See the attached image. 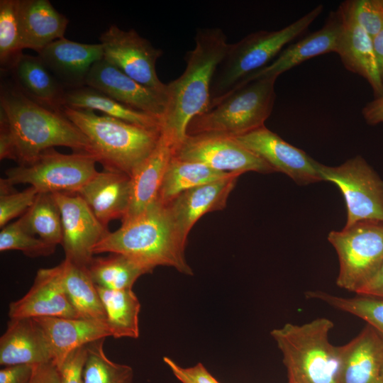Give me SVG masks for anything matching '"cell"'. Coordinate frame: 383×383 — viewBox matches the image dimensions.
<instances>
[{
  "instance_id": "6da1fadb",
  "label": "cell",
  "mask_w": 383,
  "mask_h": 383,
  "mask_svg": "<svg viewBox=\"0 0 383 383\" xmlns=\"http://www.w3.org/2000/svg\"><path fill=\"white\" fill-rule=\"evenodd\" d=\"M194 43V48L185 55L184 72L167 84L166 110L160 131L175 148L186 138L190 121L209 109L213 77L229 44L219 28L198 29Z\"/></svg>"
},
{
  "instance_id": "7a4b0ae2",
  "label": "cell",
  "mask_w": 383,
  "mask_h": 383,
  "mask_svg": "<svg viewBox=\"0 0 383 383\" xmlns=\"http://www.w3.org/2000/svg\"><path fill=\"white\" fill-rule=\"evenodd\" d=\"M0 119L5 121L23 165L55 146L94 156L86 135L64 113L49 110L23 95L13 84L1 85ZM96 159V158H95Z\"/></svg>"
},
{
  "instance_id": "3957f363",
  "label": "cell",
  "mask_w": 383,
  "mask_h": 383,
  "mask_svg": "<svg viewBox=\"0 0 383 383\" xmlns=\"http://www.w3.org/2000/svg\"><path fill=\"white\" fill-rule=\"evenodd\" d=\"M186 243L174 226L167 207L159 201L135 218L122 223L94 248L93 253L126 255L151 271L168 266L187 275L193 274L185 258Z\"/></svg>"
},
{
  "instance_id": "277c9868",
  "label": "cell",
  "mask_w": 383,
  "mask_h": 383,
  "mask_svg": "<svg viewBox=\"0 0 383 383\" xmlns=\"http://www.w3.org/2000/svg\"><path fill=\"white\" fill-rule=\"evenodd\" d=\"M63 113L88 138L97 162L130 177L155 148L161 135L160 128L98 115L91 110L65 106Z\"/></svg>"
},
{
  "instance_id": "5b68a950",
  "label": "cell",
  "mask_w": 383,
  "mask_h": 383,
  "mask_svg": "<svg viewBox=\"0 0 383 383\" xmlns=\"http://www.w3.org/2000/svg\"><path fill=\"white\" fill-rule=\"evenodd\" d=\"M334 327L327 318L297 325L291 323L271 331L283 356L289 383H338V346L329 341Z\"/></svg>"
},
{
  "instance_id": "8992f818",
  "label": "cell",
  "mask_w": 383,
  "mask_h": 383,
  "mask_svg": "<svg viewBox=\"0 0 383 383\" xmlns=\"http://www.w3.org/2000/svg\"><path fill=\"white\" fill-rule=\"evenodd\" d=\"M319 4L291 24L277 30H257L228 44L214 72L210 106L232 91L242 80L270 63L320 16Z\"/></svg>"
},
{
  "instance_id": "52a82bcc",
  "label": "cell",
  "mask_w": 383,
  "mask_h": 383,
  "mask_svg": "<svg viewBox=\"0 0 383 383\" xmlns=\"http://www.w3.org/2000/svg\"><path fill=\"white\" fill-rule=\"evenodd\" d=\"M277 78L253 79L235 87L189 123L187 135L238 137L265 126L275 98Z\"/></svg>"
},
{
  "instance_id": "ba28073f",
  "label": "cell",
  "mask_w": 383,
  "mask_h": 383,
  "mask_svg": "<svg viewBox=\"0 0 383 383\" xmlns=\"http://www.w3.org/2000/svg\"><path fill=\"white\" fill-rule=\"evenodd\" d=\"M328 240L339 261L337 285L357 293L383 265V221L363 220L340 231H331Z\"/></svg>"
},
{
  "instance_id": "9c48e42d",
  "label": "cell",
  "mask_w": 383,
  "mask_h": 383,
  "mask_svg": "<svg viewBox=\"0 0 383 383\" xmlns=\"http://www.w3.org/2000/svg\"><path fill=\"white\" fill-rule=\"evenodd\" d=\"M96 160L86 153L62 154L51 148L32 161L6 171L4 183L28 184L39 193H77L98 172Z\"/></svg>"
},
{
  "instance_id": "30bf717a",
  "label": "cell",
  "mask_w": 383,
  "mask_h": 383,
  "mask_svg": "<svg viewBox=\"0 0 383 383\" xmlns=\"http://www.w3.org/2000/svg\"><path fill=\"white\" fill-rule=\"evenodd\" d=\"M321 180L334 183L347 208L345 226L363 220L383 221V180L361 156L330 167L317 163Z\"/></svg>"
},
{
  "instance_id": "8fae6325",
  "label": "cell",
  "mask_w": 383,
  "mask_h": 383,
  "mask_svg": "<svg viewBox=\"0 0 383 383\" xmlns=\"http://www.w3.org/2000/svg\"><path fill=\"white\" fill-rule=\"evenodd\" d=\"M104 58L140 84L166 95L167 84L156 72L160 49L140 36L134 29L124 30L110 26L99 37Z\"/></svg>"
},
{
  "instance_id": "7c38bea8",
  "label": "cell",
  "mask_w": 383,
  "mask_h": 383,
  "mask_svg": "<svg viewBox=\"0 0 383 383\" xmlns=\"http://www.w3.org/2000/svg\"><path fill=\"white\" fill-rule=\"evenodd\" d=\"M174 157L203 163L224 172L241 174L247 172H274L267 163L234 138L224 135H187L175 148Z\"/></svg>"
},
{
  "instance_id": "4fadbf2b",
  "label": "cell",
  "mask_w": 383,
  "mask_h": 383,
  "mask_svg": "<svg viewBox=\"0 0 383 383\" xmlns=\"http://www.w3.org/2000/svg\"><path fill=\"white\" fill-rule=\"evenodd\" d=\"M61 213L65 259L87 267L93 250L109 232L77 193H53Z\"/></svg>"
},
{
  "instance_id": "5bb4252c",
  "label": "cell",
  "mask_w": 383,
  "mask_h": 383,
  "mask_svg": "<svg viewBox=\"0 0 383 383\" xmlns=\"http://www.w3.org/2000/svg\"><path fill=\"white\" fill-rule=\"evenodd\" d=\"M267 163L300 185L322 181L317 163L304 150L288 143L265 126L234 138Z\"/></svg>"
},
{
  "instance_id": "9a60e30c",
  "label": "cell",
  "mask_w": 383,
  "mask_h": 383,
  "mask_svg": "<svg viewBox=\"0 0 383 383\" xmlns=\"http://www.w3.org/2000/svg\"><path fill=\"white\" fill-rule=\"evenodd\" d=\"M9 319L39 317L79 318L65 292L62 266L40 269L33 285L21 299L9 306Z\"/></svg>"
},
{
  "instance_id": "2e32d148",
  "label": "cell",
  "mask_w": 383,
  "mask_h": 383,
  "mask_svg": "<svg viewBox=\"0 0 383 383\" xmlns=\"http://www.w3.org/2000/svg\"><path fill=\"white\" fill-rule=\"evenodd\" d=\"M86 86L160 121L166 110V95L140 84L104 58L93 65Z\"/></svg>"
},
{
  "instance_id": "e0dca14e",
  "label": "cell",
  "mask_w": 383,
  "mask_h": 383,
  "mask_svg": "<svg viewBox=\"0 0 383 383\" xmlns=\"http://www.w3.org/2000/svg\"><path fill=\"white\" fill-rule=\"evenodd\" d=\"M338 10L342 28L335 53L348 70L367 81L374 97L379 96L383 94V81L372 38L355 20L346 1Z\"/></svg>"
},
{
  "instance_id": "ac0fdd59",
  "label": "cell",
  "mask_w": 383,
  "mask_h": 383,
  "mask_svg": "<svg viewBox=\"0 0 383 383\" xmlns=\"http://www.w3.org/2000/svg\"><path fill=\"white\" fill-rule=\"evenodd\" d=\"M38 54L66 91L86 86L91 67L104 58L100 43H81L65 38L53 41Z\"/></svg>"
},
{
  "instance_id": "d6986e66",
  "label": "cell",
  "mask_w": 383,
  "mask_h": 383,
  "mask_svg": "<svg viewBox=\"0 0 383 383\" xmlns=\"http://www.w3.org/2000/svg\"><path fill=\"white\" fill-rule=\"evenodd\" d=\"M240 174L232 173L221 179L188 189L165 205L181 239L187 243L194 223L205 213L225 208Z\"/></svg>"
},
{
  "instance_id": "ffe728a7",
  "label": "cell",
  "mask_w": 383,
  "mask_h": 383,
  "mask_svg": "<svg viewBox=\"0 0 383 383\" xmlns=\"http://www.w3.org/2000/svg\"><path fill=\"white\" fill-rule=\"evenodd\" d=\"M341 28V17L337 9L330 13L323 27L286 46L270 63L246 77L237 86L259 78H277L309 59L335 52Z\"/></svg>"
},
{
  "instance_id": "44dd1931",
  "label": "cell",
  "mask_w": 383,
  "mask_h": 383,
  "mask_svg": "<svg viewBox=\"0 0 383 383\" xmlns=\"http://www.w3.org/2000/svg\"><path fill=\"white\" fill-rule=\"evenodd\" d=\"M104 226L123 219L130 205L131 179L116 170L97 172L77 192Z\"/></svg>"
},
{
  "instance_id": "7402d4cb",
  "label": "cell",
  "mask_w": 383,
  "mask_h": 383,
  "mask_svg": "<svg viewBox=\"0 0 383 383\" xmlns=\"http://www.w3.org/2000/svg\"><path fill=\"white\" fill-rule=\"evenodd\" d=\"M338 350V383H383V338L372 327L367 325Z\"/></svg>"
},
{
  "instance_id": "603a6c76",
  "label": "cell",
  "mask_w": 383,
  "mask_h": 383,
  "mask_svg": "<svg viewBox=\"0 0 383 383\" xmlns=\"http://www.w3.org/2000/svg\"><path fill=\"white\" fill-rule=\"evenodd\" d=\"M41 328L50 346L52 362L60 368L67 356L77 348L111 336L106 323L63 317L33 318Z\"/></svg>"
},
{
  "instance_id": "cb8c5ba5",
  "label": "cell",
  "mask_w": 383,
  "mask_h": 383,
  "mask_svg": "<svg viewBox=\"0 0 383 383\" xmlns=\"http://www.w3.org/2000/svg\"><path fill=\"white\" fill-rule=\"evenodd\" d=\"M174 150L175 146L161 133L155 148L131 177V201L122 223L139 216L158 201L162 180Z\"/></svg>"
},
{
  "instance_id": "d4e9b609",
  "label": "cell",
  "mask_w": 383,
  "mask_h": 383,
  "mask_svg": "<svg viewBox=\"0 0 383 383\" xmlns=\"http://www.w3.org/2000/svg\"><path fill=\"white\" fill-rule=\"evenodd\" d=\"M18 22L22 48L40 52L65 38L69 19L49 0H18Z\"/></svg>"
},
{
  "instance_id": "484cf974",
  "label": "cell",
  "mask_w": 383,
  "mask_h": 383,
  "mask_svg": "<svg viewBox=\"0 0 383 383\" xmlns=\"http://www.w3.org/2000/svg\"><path fill=\"white\" fill-rule=\"evenodd\" d=\"M51 350L33 318L9 319L0 338V365H36L50 362Z\"/></svg>"
},
{
  "instance_id": "4316f807",
  "label": "cell",
  "mask_w": 383,
  "mask_h": 383,
  "mask_svg": "<svg viewBox=\"0 0 383 383\" xmlns=\"http://www.w3.org/2000/svg\"><path fill=\"white\" fill-rule=\"evenodd\" d=\"M13 85L35 103L63 113L66 90L38 56L24 55L10 71Z\"/></svg>"
},
{
  "instance_id": "83f0119b",
  "label": "cell",
  "mask_w": 383,
  "mask_h": 383,
  "mask_svg": "<svg viewBox=\"0 0 383 383\" xmlns=\"http://www.w3.org/2000/svg\"><path fill=\"white\" fill-rule=\"evenodd\" d=\"M60 264L65 292L79 318L106 323L102 301L87 267L66 259Z\"/></svg>"
},
{
  "instance_id": "f1b7e54d",
  "label": "cell",
  "mask_w": 383,
  "mask_h": 383,
  "mask_svg": "<svg viewBox=\"0 0 383 383\" xmlns=\"http://www.w3.org/2000/svg\"><path fill=\"white\" fill-rule=\"evenodd\" d=\"M65 106L77 109L103 112L104 115L138 126L160 128V120L150 114L133 109L88 86L67 90Z\"/></svg>"
},
{
  "instance_id": "f546056e",
  "label": "cell",
  "mask_w": 383,
  "mask_h": 383,
  "mask_svg": "<svg viewBox=\"0 0 383 383\" xmlns=\"http://www.w3.org/2000/svg\"><path fill=\"white\" fill-rule=\"evenodd\" d=\"M106 324L115 338H138L140 303L132 289L112 290L96 285Z\"/></svg>"
},
{
  "instance_id": "4dcf8cb0",
  "label": "cell",
  "mask_w": 383,
  "mask_h": 383,
  "mask_svg": "<svg viewBox=\"0 0 383 383\" xmlns=\"http://www.w3.org/2000/svg\"><path fill=\"white\" fill-rule=\"evenodd\" d=\"M231 174L198 162L179 160L173 155L162 180L158 201L166 204L188 189L221 179Z\"/></svg>"
},
{
  "instance_id": "1f68e13d",
  "label": "cell",
  "mask_w": 383,
  "mask_h": 383,
  "mask_svg": "<svg viewBox=\"0 0 383 383\" xmlns=\"http://www.w3.org/2000/svg\"><path fill=\"white\" fill-rule=\"evenodd\" d=\"M87 269L96 285L112 290L132 289L140 276L152 272L131 257L119 253L93 257Z\"/></svg>"
},
{
  "instance_id": "d6a6232c",
  "label": "cell",
  "mask_w": 383,
  "mask_h": 383,
  "mask_svg": "<svg viewBox=\"0 0 383 383\" xmlns=\"http://www.w3.org/2000/svg\"><path fill=\"white\" fill-rule=\"evenodd\" d=\"M30 233L57 246L62 243L61 213L52 193H39L35 201L18 219Z\"/></svg>"
},
{
  "instance_id": "836d02e7",
  "label": "cell",
  "mask_w": 383,
  "mask_h": 383,
  "mask_svg": "<svg viewBox=\"0 0 383 383\" xmlns=\"http://www.w3.org/2000/svg\"><path fill=\"white\" fill-rule=\"evenodd\" d=\"M104 341L102 338L87 345L84 383H133V368L111 360L104 352Z\"/></svg>"
},
{
  "instance_id": "e575fe53",
  "label": "cell",
  "mask_w": 383,
  "mask_h": 383,
  "mask_svg": "<svg viewBox=\"0 0 383 383\" xmlns=\"http://www.w3.org/2000/svg\"><path fill=\"white\" fill-rule=\"evenodd\" d=\"M309 299H318L338 310L354 315L372 327L383 338V299L358 295L345 298L322 291L306 293Z\"/></svg>"
},
{
  "instance_id": "d590c367",
  "label": "cell",
  "mask_w": 383,
  "mask_h": 383,
  "mask_svg": "<svg viewBox=\"0 0 383 383\" xmlns=\"http://www.w3.org/2000/svg\"><path fill=\"white\" fill-rule=\"evenodd\" d=\"M18 22V0L0 1V65L11 71L23 55Z\"/></svg>"
},
{
  "instance_id": "8d00e7d4",
  "label": "cell",
  "mask_w": 383,
  "mask_h": 383,
  "mask_svg": "<svg viewBox=\"0 0 383 383\" xmlns=\"http://www.w3.org/2000/svg\"><path fill=\"white\" fill-rule=\"evenodd\" d=\"M55 248V245L28 232L18 220L7 224L0 232L1 252L19 250L28 257H36L50 255Z\"/></svg>"
},
{
  "instance_id": "74e56055",
  "label": "cell",
  "mask_w": 383,
  "mask_h": 383,
  "mask_svg": "<svg viewBox=\"0 0 383 383\" xmlns=\"http://www.w3.org/2000/svg\"><path fill=\"white\" fill-rule=\"evenodd\" d=\"M38 194L39 192L32 186L17 192L13 187L0 180V227L3 228L11 219L23 216Z\"/></svg>"
},
{
  "instance_id": "f35d334b",
  "label": "cell",
  "mask_w": 383,
  "mask_h": 383,
  "mask_svg": "<svg viewBox=\"0 0 383 383\" xmlns=\"http://www.w3.org/2000/svg\"><path fill=\"white\" fill-rule=\"evenodd\" d=\"M346 2L355 20L372 38L383 29V0Z\"/></svg>"
},
{
  "instance_id": "ab89813d",
  "label": "cell",
  "mask_w": 383,
  "mask_h": 383,
  "mask_svg": "<svg viewBox=\"0 0 383 383\" xmlns=\"http://www.w3.org/2000/svg\"><path fill=\"white\" fill-rule=\"evenodd\" d=\"M87 345L77 348L67 356L59 369L60 383H84L83 373L87 358Z\"/></svg>"
},
{
  "instance_id": "60d3db41",
  "label": "cell",
  "mask_w": 383,
  "mask_h": 383,
  "mask_svg": "<svg viewBox=\"0 0 383 383\" xmlns=\"http://www.w3.org/2000/svg\"><path fill=\"white\" fill-rule=\"evenodd\" d=\"M163 360L173 374L182 383H220L201 363L184 368L177 365L168 357H165Z\"/></svg>"
},
{
  "instance_id": "b9f144b4",
  "label": "cell",
  "mask_w": 383,
  "mask_h": 383,
  "mask_svg": "<svg viewBox=\"0 0 383 383\" xmlns=\"http://www.w3.org/2000/svg\"><path fill=\"white\" fill-rule=\"evenodd\" d=\"M33 365L5 366L0 370V383H28Z\"/></svg>"
},
{
  "instance_id": "7bdbcfd3",
  "label": "cell",
  "mask_w": 383,
  "mask_h": 383,
  "mask_svg": "<svg viewBox=\"0 0 383 383\" xmlns=\"http://www.w3.org/2000/svg\"><path fill=\"white\" fill-rule=\"evenodd\" d=\"M28 383H60L59 370L52 361L33 365Z\"/></svg>"
},
{
  "instance_id": "ee69618b",
  "label": "cell",
  "mask_w": 383,
  "mask_h": 383,
  "mask_svg": "<svg viewBox=\"0 0 383 383\" xmlns=\"http://www.w3.org/2000/svg\"><path fill=\"white\" fill-rule=\"evenodd\" d=\"M0 159L17 162V150L13 138L5 121L0 119Z\"/></svg>"
},
{
  "instance_id": "f6af8a7d",
  "label": "cell",
  "mask_w": 383,
  "mask_h": 383,
  "mask_svg": "<svg viewBox=\"0 0 383 383\" xmlns=\"http://www.w3.org/2000/svg\"><path fill=\"white\" fill-rule=\"evenodd\" d=\"M362 114L369 125L383 123V94L368 102L362 108Z\"/></svg>"
},
{
  "instance_id": "bcb514c9",
  "label": "cell",
  "mask_w": 383,
  "mask_h": 383,
  "mask_svg": "<svg viewBox=\"0 0 383 383\" xmlns=\"http://www.w3.org/2000/svg\"><path fill=\"white\" fill-rule=\"evenodd\" d=\"M356 294L383 299V265L374 277Z\"/></svg>"
},
{
  "instance_id": "7dc6e473",
  "label": "cell",
  "mask_w": 383,
  "mask_h": 383,
  "mask_svg": "<svg viewBox=\"0 0 383 383\" xmlns=\"http://www.w3.org/2000/svg\"><path fill=\"white\" fill-rule=\"evenodd\" d=\"M372 42L383 81V29L372 38Z\"/></svg>"
},
{
  "instance_id": "c3c4849f",
  "label": "cell",
  "mask_w": 383,
  "mask_h": 383,
  "mask_svg": "<svg viewBox=\"0 0 383 383\" xmlns=\"http://www.w3.org/2000/svg\"><path fill=\"white\" fill-rule=\"evenodd\" d=\"M381 377L383 380V361H382V368H381Z\"/></svg>"
}]
</instances>
